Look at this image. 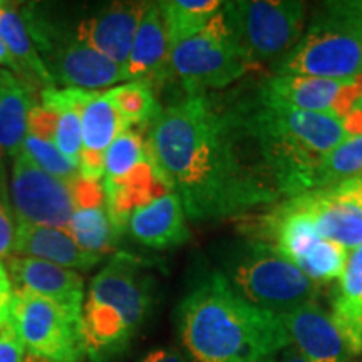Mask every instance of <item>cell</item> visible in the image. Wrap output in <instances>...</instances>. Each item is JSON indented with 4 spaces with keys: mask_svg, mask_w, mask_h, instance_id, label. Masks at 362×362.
Wrapping results in <instances>:
<instances>
[{
    "mask_svg": "<svg viewBox=\"0 0 362 362\" xmlns=\"http://www.w3.org/2000/svg\"><path fill=\"white\" fill-rule=\"evenodd\" d=\"M104 93L123 119L126 129H148L163 111L155 89L143 81H131Z\"/></svg>",
    "mask_w": 362,
    "mask_h": 362,
    "instance_id": "obj_26",
    "label": "cell"
},
{
    "mask_svg": "<svg viewBox=\"0 0 362 362\" xmlns=\"http://www.w3.org/2000/svg\"><path fill=\"white\" fill-rule=\"evenodd\" d=\"M76 208H93L104 205V189L101 181H89L79 178L72 185Z\"/></svg>",
    "mask_w": 362,
    "mask_h": 362,
    "instance_id": "obj_33",
    "label": "cell"
},
{
    "mask_svg": "<svg viewBox=\"0 0 362 362\" xmlns=\"http://www.w3.org/2000/svg\"><path fill=\"white\" fill-rule=\"evenodd\" d=\"M175 322L189 362H275L292 346L282 317L245 300L218 269L194 277Z\"/></svg>",
    "mask_w": 362,
    "mask_h": 362,
    "instance_id": "obj_2",
    "label": "cell"
},
{
    "mask_svg": "<svg viewBox=\"0 0 362 362\" xmlns=\"http://www.w3.org/2000/svg\"><path fill=\"white\" fill-rule=\"evenodd\" d=\"M0 39L19 67V78L35 90L57 88L30 39L21 8L16 7V4L4 2L0 7Z\"/></svg>",
    "mask_w": 362,
    "mask_h": 362,
    "instance_id": "obj_24",
    "label": "cell"
},
{
    "mask_svg": "<svg viewBox=\"0 0 362 362\" xmlns=\"http://www.w3.org/2000/svg\"><path fill=\"white\" fill-rule=\"evenodd\" d=\"M325 240L346 250L362 245V176L337 187L293 197Z\"/></svg>",
    "mask_w": 362,
    "mask_h": 362,
    "instance_id": "obj_14",
    "label": "cell"
},
{
    "mask_svg": "<svg viewBox=\"0 0 362 362\" xmlns=\"http://www.w3.org/2000/svg\"><path fill=\"white\" fill-rule=\"evenodd\" d=\"M56 123H57L56 112L45 110V107L37 104L29 115V134H34L37 136V138L47 139V141L54 143Z\"/></svg>",
    "mask_w": 362,
    "mask_h": 362,
    "instance_id": "obj_34",
    "label": "cell"
},
{
    "mask_svg": "<svg viewBox=\"0 0 362 362\" xmlns=\"http://www.w3.org/2000/svg\"><path fill=\"white\" fill-rule=\"evenodd\" d=\"M8 193L13 215L19 223L69 230L76 211L72 187L45 173L22 151L12 163Z\"/></svg>",
    "mask_w": 362,
    "mask_h": 362,
    "instance_id": "obj_12",
    "label": "cell"
},
{
    "mask_svg": "<svg viewBox=\"0 0 362 362\" xmlns=\"http://www.w3.org/2000/svg\"><path fill=\"white\" fill-rule=\"evenodd\" d=\"M226 101L285 198L297 197L307 171L349 138L342 117L267 101L257 90L230 94Z\"/></svg>",
    "mask_w": 362,
    "mask_h": 362,
    "instance_id": "obj_3",
    "label": "cell"
},
{
    "mask_svg": "<svg viewBox=\"0 0 362 362\" xmlns=\"http://www.w3.org/2000/svg\"><path fill=\"white\" fill-rule=\"evenodd\" d=\"M330 317L354 356L362 354V245L351 250L330 300Z\"/></svg>",
    "mask_w": 362,
    "mask_h": 362,
    "instance_id": "obj_23",
    "label": "cell"
},
{
    "mask_svg": "<svg viewBox=\"0 0 362 362\" xmlns=\"http://www.w3.org/2000/svg\"><path fill=\"white\" fill-rule=\"evenodd\" d=\"M11 322L29 354L52 362H84L83 310L13 288Z\"/></svg>",
    "mask_w": 362,
    "mask_h": 362,
    "instance_id": "obj_11",
    "label": "cell"
},
{
    "mask_svg": "<svg viewBox=\"0 0 362 362\" xmlns=\"http://www.w3.org/2000/svg\"><path fill=\"white\" fill-rule=\"evenodd\" d=\"M293 347L307 362H354L332 317L317 302L280 314Z\"/></svg>",
    "mask_w": 362,
    "mask_h": 362,
    "instance_id": "obj_16",
    "label": "cell"
},
{
    "mask_svg": "<svg viewBox=\"0 0 362 362\" xmlns=\"http://www.w3.org/2000/svg\"><path fill=\"white\" fill-rule=\"evenodd\" d=\"M149 158L151 155H149L148 141L143 131L124 129L112 141L110 149L106 151V156H104L103 187H110V185H116L128 178Z\"/></svg>",
    "mask_w": 362,
    "mask_h": 362,
    "instance_id": "obj_29",
    "label": "cell"
},
{
    "mask_svg": "<svg viewBox=\"0 0 362 362\" xmlns=\"http://www.w3.org/2000/svg\"><path fill=\"white\" fill-rule=\"evenodd\" d=\"M277 76L354 79L362 74V0L322 2Z\"/></svg>",
    "mask_w": 362,
    "mask_h": 362,
    "instance_id": "obj_5",
    "label": "cell"
},
{
    "mask_svg": "<svg viewBox=\"0 0 362 362\" xmlns=\"http://www.w3.org/2000/svg\"><path fill=\"white\" fill-rule=\"evenodd\" d=\"M83 124V151H81V178L101 181L104 173V156L112 141L124 128L104 90H88L81 106Z\"/></svg>",
    "mask_w": 362,
    "mask_h": 362,
    "instance_id": "obj_19",
    "label": "cell"
},
{
    "mask_svg": "<svg viewBox=\"0 0 362 362\" xmlns=\"http://www.w3.org/2000/svg\"><path fill=\"white\" fill-rule=\"evenodd\" d=\"M4 6V2H2V0H0V7H2Z\"/></svg>",
    "mask_w": 362,
    "mask_h": 362,
    "instance_id": "obj_40",
    "label": "cell"
},
{
    "mask_svg": "<svg viewBox=\"0 0 362 362\" xmlns=\"http://www.w3.org/2000/svg\"><path fill=\"white\" fill-rule=\"evenodd\" d=\"M16 215H13L11 198L6 192L4 183L2 165H0V262L7 260L13 253V242H16Z\"/></svg>",
    "mask_w": 362,
    "mask_h": 362,
    "instance_id": "obj_31",
    "label": "cell"
},
{
    "mask_svg": "<svg viewBox=\"0 0 362 362\" xmlns=\"http://www.w3.org/2000/svg\"><path fill=\"white\" fill-rule=\"evenodd\" d=\"M171 76V45L165 19L158 2H149L124 64V81H143L158 89Z\"/></svg>",
    "mask_w": 362,
    "mask_h": 362,
    "instance_id": "obj_18",
    "label": "cell"
},
{
    "mask_svg": "<svg viewBox=\"0 0 362 362\" xmlns=\"http://www.w3.org/2000/svg\"><path fill=\"white\" fill-rule=\"evenodd\" d=\"M156 280L148 265L119 252L90 282L83 305L86 356L90 362H115L151 315Z\"/></svg>",
    "mask_w": 362,
    "mask_h": 362,
    "instance_id": "obj_4",
    "label": "cell"
},
{
    "mask_svg": "<svg viewBox=\"0 0 362 362\" xmlns=\"http://www.w3.org/2000/svg\"><path fill=\"white\" fill-rule=\"evenodd\" d=\"M13 298V285L8 277L6 265L0 262V322L11 317V307Z\"/></svg>",
    "mask_w": 362,
    "mask_h": 362,
    "instance_id": "obj_35",
    "label": "cell"
},
{
    "mask_svg": "<svg viewBox=\"0 0 362 362\" xmlns=\"http://www.w3.org/2000/svg\"><path fill=\"white\" fill-rule=\"evenodd\" d=\"M257 93L267 101L300 111L344 117L362 99V74L354 79L272 74L257 86Z\"/></svg>",
    "mask_w": 362,
    "mask_h": 362,
    "instance_id": "obj_13",
    "label": "cell"
},
{
    "mask_svg": "<svg viewBox=\"0 0 362 362\" xmlns=\"http://www.w3.org/2000/svg\"><path fill=\"white\" fill-rule=\"evenodd\" d=\"M25 346L17 336L11 317L0 322V362H24Z\"/></svg>",
    "mask_w": 362,
    "mask_h": 362,
    "instance_id": "obj_32",
    "label": "cell"
},
{
    "mask_svg": "<svg viewBox=\"0 0 362 362\" xmlns=\"http://www.w3.org/2000/svg\"><path fill=\"white\" fill-rule=\"evenodd\" d=\"M128 230L136 242L155 250L185 245L192 238L183 203L173 192L136 208L128 221Z\"/></svg>",
    "mask_w": 362,
    "mask_h": 362,
    "instance_id": "obj_20",
    "label": "cell"
},
{
    "mask_svg": "<svg viewBox=\"0 0 362 362\" xmlns=\"http://www.w3.org/2000/svg\"><path fill=\"white\" fill-rule=\"evenodd\" d=\"M12 255L33 257L71 270H90L103 257L81 248L69 230L42 225H17Z\"/></svg>",
    "mask_w": 362,
    "mask_h": 362,
    "instance_id": "obj_21",
    "label": "cell"
},
{
    "mask_svg": "<svg viewBox=\"0 0 362 362\" xmlns=\"http://www.w3.org/2000/svg\"><path fill=\"white\" fill-rule=\"evenodd\" d=\"M275 362H307V361L302 357V354L296 349V347L291 346L279 356V359Z\"/></svg>",
    "mask_w": 362,
    "mask_h": 362,
    "instance_id": "obj_38",
    "label": "cell"
},
{
    "mask_svg": "<svg viewBox=\"0 0 362 362\" xmlns=\"http://www.w3.org/2000/svg\"><path fill=\"white\" fill-rule=\"evenodd\" d=\"M218 270L245 300L279 315L314 304L319 297V284L257 238L230 242L221 250Z\"/></svg>",
    "mask_w": 362,
    "mask_h": 362,
    "instance_id": "obj_6",
    "label": "cell"
},
{
    "mask_svg": "<svg viewBox=\"0 0 362 362\" xmlns=\"http://www.w3.org/2000/svg\"><path fill=\"white\" fill-rule=\"evenodd\" d=\"M21 12L30 39L57 88L101 90L124 81V66L81 42L74 29L35 6H27Z\"/></svg>",
    "mask_w": 362,
    "mask_h": 362,
    "instance_id": "obj_8",
    "label": "cell"
},
{
    "mask_svg": "<svg viewBox=\"0 0 362 362\" xmlns=\"http://www.w3.org/2000/svg\"><path fill=\"white\" fill-rule=\"evenodd\" d=\"M69 233L83 250L103 257L116 248L119 233L107 215L106 205L76 208L69 223Z\"/></svg>",
    "mask_w": 362,
    "mask_h": 362,
    "instance_id": "obj_28",
    "label": "cell"
},
{
    "mask_svg": "<svg viewBox=\"0 0 362 362\" xmlns=\"http://www.w3.org/2000/svg\"><path fill=\"white\" fill-rule=\"evenodd\" d=\"M141 362H189L188 357L180 352L178 349H171V347H161V349H155L148 352L143 357Z\"/></svg>",
    "mask_w": 362,
    "mask_h": 362,
    "instance_id": "obj_36",
    "label": "cell"
},
{
    "mask_svg": "<svg viewBox=\"0 0 362 362\" xmlns=\"http://www.w3.org/2000/svg\"><path fill=\"white\" fill-rule=\"evenodd\" d=\"M4 265L16 291L35 293L71 309L83 310L84 280L76 270L21 255H11Z\"/></svg>",
    "mask_w": 362,
    "mask_h": 362,
    "instance_id": "obj_17",
    "label": "cell"
},
{
    "mask_svg": "<svg viewBox=\"0 0 362 362\" xmlns=\"http://www.w3.org/2000/svg\"><path fill=\"white\" fill-rule=\"evenodd\" d=\"M146 141L192 221L242 216L282 198L221 94H187L163 107Z\"/></svg>",
    "mask_w": 362,
    "mask_h": 362,
    "instance_id": "obj_1",
    "label": "cell"
},
{
    "mask_svg": "<svg viewBox=\"0 0 362 362\" xmlns=\"http://www.w3.org/2000/svg\"><path fill=\"white\" fill-rule=\"evenodd\" d=\"M165 19L170 45L192 37L221 11L220 0H166L158 2Z\"/></svg>",
    "mask_w": 362,
    "mask_h": 362,
    "instance_id": "obj_27",
    "label": "cell"
},
{
    "mask_svg": "<svg viewBox=\"0 0 362 362\" xmlns=\"http://www.w3.org/2000/svg\"><path fill=\"white\" fill-rule=\"evenodd\" d=\"M245 237L270 243L315 284L341 279L347 264V250L325 240L312 216L296 198H285L269 214L245 226Z\"/></svg>",
    "mask_w": 362,
    "mask_h": 362,
    "instance_id": "obj_7",
    "label": "cell"
},
{
    "mask_svg": "<svg viewBox=\"0 0 362 362\" xmlns=\"http://www.w3.org/2000/svg\"><path fill=\"white\" fill-rule=\"evenodd\" d=\"M171 71L187 94H200L228 88L252 66L220 11L200 33L173 45Z\"/></svg>",
    "mask_w": 362,
    "mask_h": 362,
    "instance_id": "obj_10",
    "label": "cell"
},
{
    "mask_svg": "<svg viewBox=\"0 0 362 362\" xmlns=\"http://www.w3.org/2000/svg\"><path fill=\"white\" fill-rule=\"evenodd\" d=\"M362 176V136H349L329 151L300 181V193L337 187Z\"/></svg>",
    "mask_w": 362,
    "mask_h": 362,
    "instance_id": "obj_25",
    "label": "cell"
},
{
    "mask_svg": "<svg viewBox=\"0 0 362 362\" xmlns=\"http://www.w3.org/2000/svg\"><path fill=\"white\" fill-rule=\"evenodd\" d=\"M24 362H52V361H47V359H44V357H39V356L29 354V352H27Z\"/></svg>",
    "mask_w": 362,
    "mask_h": 362,
    "instance_id": "obj_39",
    "label": "cell"
},
{
    "mask_svg": "<svg viewBox=\"0 0 362 362\" xmlns=\"http://www.w3.org/2000/svg\"><path fill=\"white\" fill-rule=\"evenodd\" d=\"M221 11L252 69H274L305 30L307 7L297 0H237L223 2Z\"/></svg>",
    "mask_w": 362,
    "mask_h": 362,
    "instance_id": "obj_9",
    "label": "cell"
},
{
    "mask_svg": "<svg viewBox=\"0 0 362 362\" xmlns=\"http://www.w3.org/2000/svg\"><path fill=\"white\" fill-rule=\"evenodd\" d=\"M0 67H2V69L12 71L13 74L19 76V67H17L16 61H13L11 54H8L6 44H4L2 39H0Z\"/></svg>",
    "mask_w": 362,
    "mask_h": 362,
    "instance_id": "obj_37",
    "label": "cell"
},
{
    "mask_svg": "<svg viewBox=\"0 0 362 362\" xmlns=\"http://www.w3.org/2000/svg\"><path fill=\"white\" fill-rule=\"evenodd\" d=\"M35 106L33 86L0 67V165L21 155L29 133V115Z\"/></svg>",
    "mask_w": 362,
    "mask_h": 362,
    "instance_id": "obj_22",
    "label": "cell"
},
{
    "mask_svg": "<svg viewBox=\"0 0 362 362\" xmlns=\"http://www.w3.org/2000/svg\"><path fill=\"white\" fill-rule=\"evenodd\" d=\"M148 7L149 2H112L81 19L74 27L76 35L88 47L124 66Z\"/></svg>",
    "mask_w": 362,
    "mask_h": 362,
    "instance_id": "obj_15",
    "label": "cell"
},
{
    "mask_svg": "<svg viewBox=\"0 0 362 362\" xmlns=\"http://www.w3.org/2000/svg\"><path fill=\"white\" fill-rule=\"evenodd\" d=\"M22 153H25L45 173L56 176L71 187L81 178L78 166L72 165L52 141L27 133L24 144H22Z\"/></svg>",
    "mask_w": 362,
    "mask_h": 362,
    "instance_id": "obj_30",
    "label": "cell"
}]
</instances>
